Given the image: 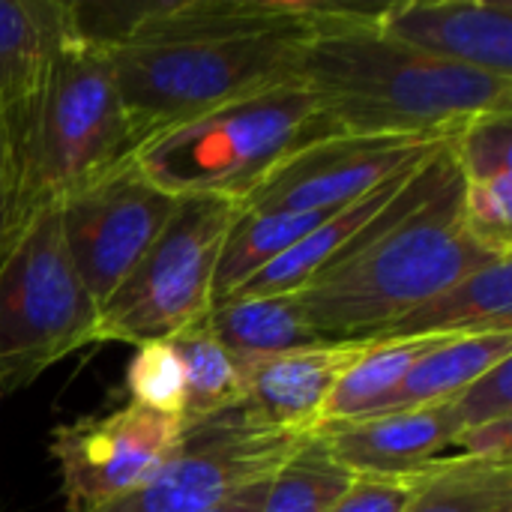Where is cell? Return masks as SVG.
Here are the masks:
<instances>
[{
    "instance_id": "1",
    "label": "cell",
    "mask_w": 512,
    "mask_h": 512,
    "mask_svg": "<svg viewBox=\"0 0 512 512\" xmlns=\"http://www.w3.org/2000/svg\"><path fill=\"white\" fill-rule=\"evenodd\" d=\"M342 3L153 0L135 27L102 45L135 150L198 114L297 81L312 33L342 18Z\"/></svg>"
},
{
    "instance_id": "2",
    "label": "cell",
    "mask_w": 512,
    "mask_h": 512,
    "mask_svg": "<svg viewBox=\"0 0 512 512\" xmlns=\"http://www.w3.org/2000/svg\"><path fill=\"white\" fill-rule=\"evenodd\" d=\"M378 12L351 6L312 33L297 63L339 135L453 138L480 114L512 111V78L408 48L378 27Z\"/></svg>"
},
{
    "instance_id": "3",
    "label": "cell",
    "mask_w": 512,
    "mask_h": 512,
    "mask_svg": "<svg viewBox=\"0 0 512 512\" xmlns=\"http://www.w3.org/2000/svg\"><path fill=\"white\" fill-rule=\"evenodd\" d=\"M6 117L27 207L60 204L135 153L111 60L78 33L69 3H60L42 57Z\"/></svg>"
},
{
    "instance_id": "4",
    "label": "cell",
    "mask_w": 512,
    "mask_h": 512,
    "mask_svg": "<svg viewBox=\"0 0 512 512\" xmlns=\"http://www.w3.org/2000/svg\"><path fill=\"white\" fill-rule=\"evenodd\" d=\"M462 192L456 171L396 228L294 291L321 342L381 339L414 306L498 258L468 234Z\"/></svg>"
},
{
    "instance_id": "5",
    "label": "cell",
    "mask_w": 512,
    "mask_h": 512,
    "mask_svg": "<svg viewBox=\"0 0 512 512\" xmlns=\"http://www.w3.org/2000/svg\"><path fill=\"white\" fill-rule=\"evenodd\" d=\"M339 135L300 81L252 93L147 138L132 165L174 198L246 201L291 153Z\"/></svg>"
},
{
    "instance_id": "6",
    "label": "cell",
    "mask_w": 512,
    "mask_h": 512,
    "mask_svg": "<svg viewBox=\"0 0 512 512\" xmlns=\"http://www.w3.org/2000/svg\"><path fill=\"white\" fill-rule=\"evenodd\" d=\"M93 342L99 309L66 249L60 204H36L0 261V390H24Z\"/></svg>"
},
{
    "instance_id": "7",
    "label": "cell",
    "mask_w": 512,
    "mask_h": 512,
    "mask_svg": "<svg viewBox=\"0 0 512 512\" xmlns=\"http://www.w3.org/2000/svg\"><path fill=\"white\" fill-rule=\"evenodd\" d=\"M243 201L183 195L162 234L99 309V342L168 339L213 306V273Z\"/></svg>"
},
{
    "instance_id": "8",
    "label": "cell",
    "mask_w": 512,
    "mask_h": 512,
    "mask_svg": "<svg viewBox=\"0 0 512 512\" xmlns=\"http://www.w3.org/2000/svg\"><path fill=\"white\" fill-rule=\"evenodd\" d=\"M306 435L264 423L246 402L183 426L162 468L99 512H210L231 495L270 480Z\"/></svg>"
},
{
    "instance_id": "9",
    "label": "cell",
    "mask_w": 512,
    "mask_h": 512,
    "mask_svg": "<svg viewBox=\"0 0 512 512\" xmlns=\"http://www.w3.org/2000/svg\"><path fill=\"white\" fill-rule=\"evenodd\" d=\"M174 207L177 198L150 183L132 159L60 201L66 249L96 309L138 267Z\"/></svg>"
},
{
    "instance_id": "10",
    "label": "cell",
    "mask_w": 512,
    "mask_h": 512,
    "mask_svg": "<svg viewBox=\"0 0 512 512\" xmlns=\"http://www.w3.org/2000/svg\"><path fill=\"white\" fill-rule=\"evenodd\" d=\"M183 438V417L126 405L51 432L66 512H99L144 486Z\"/></svg>"
},
{
    "instance_id": "11",
    "label": "cell",
    "mask_w": 512,
    "mask_h": 512,
    "mask_svg": "<svg viewBox=\"0 0 512 512\" xmlns=\"http://www.w3.org/2000/svg\"><path fill=\"white\" fill-rule=\"evenodd\" d=\"M450 138L333 135L291 153L246 201V213L339 210L420 165Z\"/></svg>"
},
{
    "instance_id": "12",
    "label": "cell",
    "mask_w": 512,
    "mask_h": 512,
    "mask_svg": "<svg viewBox=\"0 0 512 512\" xmlns=\"http://www.w3.org/2000/svg\"><path fill=\"white\" fill-rule=\"evenodd\" d=\"M375 342H318L282 354L234 357L243 402L273 429L312 435L342 375Z\"/></svg>"
},
{
    "instance_id": "13",
    "label": "cell",
    "mask_w": 512,
    "mask_h": 512,
    "mask_svg": "<svg viewBox=\"0 0 512 512\" xmlns=\"http://www.w3.org/2000/svg\"><path fill=\"white\" fill-rule=\"evenodd\" d=\"M378 27L429 57L512 78L510 0H408L378 12Z\"/></svg>"
},
{
    "instance_id": "14",
    "label": "cell",
    "mask_w": 512,
    "mask_h": 512,
    "mask_svg": "<svg viewBox=\"0 0 512 512\" xmlns=\"http://www.w3.org/2000/svg\"><path fill=\"white\" fill-rule=\"evenodd\" d=\"M315 432L351 474L405 477L441 459L462 432V420L450 399L411 411L327 423Z\"/></svg>"
},
{
    "instance_id": "15",
    "label": "cell",
    "mask_w": 512,
    "mask_h": 512,
    "mask_svg": "<svg viewBox=\"0 0 512 512\" xmlns=\"http://www.w3.org/2000/svg\"><path fill=\"white\" fill-rule=\"evenodd\" d=\"M512 258H495L414 306L381 339L512 333Z\"/></svg>"
},
{
    "instance_id": "16",
    "label": "cell",
    "mask_w": 512,
    "mask_h": 512,
    "mask_svg": "<svg viewBox=\"0 0 512 512\" xmlns=\"http://www.w3.org/2000/svg\"><path fill=\"white\" fill-rule=\"evenodd\" d=\"M504 357H512V333H477L447 339L426 357H420L417 366L399 384V390L387 396L369 417L450 402Z\"/></svg>"
},
{
    "instance_id": "17",
    "label": "cell",
    "mask_w": 512,
    "mask_h": 512,
    "mask_svg": "<svg viewBox=\"0 0 512 512\" xmlns=\"http://www.w3.org/2000/svg\"><path fill=\"white\" fill-rule=\"evenodd\" d=\"M207 318L213 336L231 357H264L321 342L294 291L273 297H228L213 303Z\"/></svg>"
},
{
    "instance_id": "18",
    "label": "cell",
    "mask_w": 512,
    "mask_h": 512,
    "mask_svg": "<svg viewBox=\"0 0 512 512\" xmlns=\"http://www.w3.org/2000/svg\"><path fill=\"white\" fill-rule=\"evenodd\" d=\"M402 512H512V462L441 456L417 471Z\"/></svg>"
},
{
    "instance_id": "19",
    "label": "cell",
    "mask_w": 512,
    "mask_h": 512,
    "mask_svg": "<svg viewBox=\"0 0 512 512\" xmlns=\"http://www.w3.org/2000/svg\"><path fill=\"white\" fill-rule=\"evenodd\" d=\"M333 210L315 213H240L225 237L216 273H213V303L234 297L258 270L297 246L312 228H318Z\"/></svg>"
},
{
    "instance_id": "20",
    "label": "cell",
    "mask_w": 512,
    "mask_h": 512,
    "mask_svg": "<svg viewBox=\"0 0 512 512\" xmlns=\"http://www.w3.org/2000/svg\"><path fill=\"white\" fill-rule=\"evenodd\" d=\"M447 339H456V336L378 339L336 384V390L321 414V426L369 417L387 396H393L399 390V384L417 366V360L426 357L432 348H438Z\"/></svg>"
},
{
    "instance_id": "21",
    "label": "cell",
    "mask_w": 512,
    "mask_h": 512,
    "mask_svg": "<svg viewBox=\"0 0 512 512\" xmlns=\"http://www.w3.org/2000/svg\"><path fill=\"white\" fill-rule=\"evenodd\" d=\"M168 342L174 345L186 378V402L180 414L183 426L201 423L243 402L234 357L213 336L207 315L195 318L192 324L168 336Z\"/></svg>"
},
{
    "instance_id": "22",
    "label": "cell",
    "mask_w": 512,
    "mask_h": 512,
    "mask_svg": "<svg viewBox=\"0 0 512 512\" xmlns=\"http://www.w3.org/2000/svg\"><path fill=\"white\" fill-rule=\"evenodd\" d=\"M351 480L354 474L336 462L324 438L312 432L270 477L261 512H330Z\"/></svg>"
},
{
    "instance_id": "23",
    "label": "cell",
    "mask_w": 512,
    "mask_h": 512,
    "mask_svg": "<svg viewBox=\"0 0 512 512\" xmlns=\"http://www.w3.org/2000/svg\"><path fill=\"white\" fill-rule=\"evenodd\" d=\"M57 12L54 0H0V114L24 93Z\"/></svg>"
},
{
    "instance_id": "24",
    "label": "cell",
    "mask_w": 512,
    "mask_h": 512,
    "mask_svg": "<svg viewBox=\"0 0 512 512\" xmlns=\"http://www.w3.org/2000/svg\"><path fill=\"white\" fill-rule=\"evenodd\" d=\"M126 387L132 405L180 417L186 402V378L174 345L168 339L135 345V357L126 366Z\"/></svg>"
},
{
    "instance_id": "25",
    "label": "cell",
    "mask_w": 512,
    "mask_h": 512,
    "mask_svg": "<svg viewBox=\"0 0 512 512\" xmlns=\"http://www.w3.org/2000/svg\"><path fill=\"white\" fill-rule=\"evenodd\" d=\"M462 222L492 255L512 258V171L477 183L465 180Z\"/></svg>"
},
{
    "instance_id": "26",
    "label": "cell",
    "mask_w": 512,
    "mask_h": 512,
    "mask_svg": "<svg viewBox=\"0 0 512 512\" xmlns=\"http://www.w3.org/2000/svg\"><path fill=\"white\" fill-rule=\"evenodd\" d=\"M453 153L468 183L512 171V111L480 114L453 135Z\"/></svg>"
},
{
    "instance_id": "27",
    "label": "cell",
    "mask_w": 512,
    "mask_h": 512,
    "mask_svg": "<svg viewBox=\"0 0 512 512\" xmlns=\"http://www.w3.org/2000/svg\"><path fill=\"white\" fill-rule=\"evenodd\" d=\"M453 405L462 420V429L512 417V357H504L474 384H468L453 399Z\"/></svg>"
},
{
    "instance_id": "28",
    "label": "cell",
    "mask_w": 512,
    "mask_h": 512,
    "mask_svg": "<svg viewBox=\"0 0 512 512\" xmlns=\"http://www.w3.org/2000/svg\"><path fill=\"white\" fill-rule=\"evenodd\" d=\"M30 210L33 207H27L24 192H21L15 135H12L9 117L0 114V261L6 258V252Z\"/></svg>"
},
{
    "instance_id": "29",
    "label": "cell",
    "mask_w": 512,
    "mask_h": 512,
    "mask_svg": "<svg viewBox=\"0 0 512 512\" xmlns=\"http://www.w3.org/2000/svg\"><path fill=\"white\" fill-rule=\"evenodd\" d=\"M417 474L381 477V474H354L348 492L336 501L330 512H402Z\"/></svg>"
},
{
    "instance_id": "30",
    "label": "cell",
    "mask_w": 512,
    "mask_h": 512,
    "mask_svg": "<svg viewBox=\"0 0 512 512\" xmlns=\"http://www.w3.org/2000/svg\"><path fill=\"white\" fill-rule=\"evenodd\" d=\"M462 456L483 459V462H512V417L492 420L483 426L462 429L453 441Z\"/></svg>"
},
{
    "instance_id": "31",
    "label": "cell",
    "mask_w": 512,
    "mask_h": 512,
    "mask_svg": "<svg viewBox=\"0 0 512 512\" xmlns=\"http://www.w3.org/2000/svg\"><path fill=\"white\" fill-rule=\"evenodd\" d=\"M267 483H270V480H264V483H255V486H249V489H243V492L231 495L225 504H219L216 510H210V512H261V504H264V492H267Z\"/></svg>"
}]
</instances>
